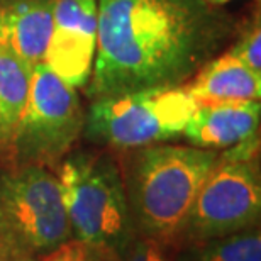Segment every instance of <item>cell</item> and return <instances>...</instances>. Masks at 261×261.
Instances as JSON below:
<instances>
[{"instance_id":"1","label":"cell","mask_w":261,"mask_h":261,"mask_svg":"<svg viewBox=\"0 0 261 261\" xmlns=\"http://www.w3.org/2000/svg\"><path fill=\"white\" fill-rule=\"evenodd\" d=\"M239 25L205 0H98L90 100L184 87Z\"/></svg>"},{"instance_id":"2","label":"cell","mask_w":261,"mask_h":261,"mask_svg":"<svg viewBox=\"0 0 261 261\" xmlns=\"http://www.w3.org/2000/svg\"><path fill=\"white\" fill-rule=\"evenodd\" d=\"M219 154L161 143L127 149L119 165L134 231L173 246Z\"/></svg>"},{"instance_id":"3","label":"cell","mask_w":261,"mask_h":261,"mask_svg":"<svg viewBox=\"0 0 261 261\" xmlns=\"http://www.w3.org/2000/svg\"><path fill=\"white\" fill-rule=\"evenodd\" d=\"M71 236L83 246L124 251L133 241L121 165L107 151H76L58 165Z\"/></svg>"},{"instance_id":"4","label":"cell","mask_w":261,"mask_h":261,"mask_svg":"<svg viewBox=\"0 0 261 261\" xmlns=\"http://www.w3.org/2000/svg\"><path fill=\"white\" fill-rule=\"evenodd\" d=\"M71 238L60 181L48 168L15 165L0 175V251L36 259Z\"/></svg>"},{"instance_id":"5","label":"cell","mask_w":261,"mask_h":261,"mask_svg":"<svg viewBox=\"0 0 261 261\" xmlns=\"http://www.w3.org/2000/svg\"><path fill=\"white\" fill-rule=\"evenodd\" d=\"M195 109L184 87L103 97L92 100L82 133L93 144L136 149L181 136Z\"/></svg>"},{"instance_id":"6","label":"cell","mask_w":261,"mask_h":261,"mask_svg":"<svg viewBox=\"0 0 261 261\" xmlns=\"http://www.w3.org/2000/svg\"><path fill=\"white\" fill-rule=\"evenodd\" d=\"M83 122L76 88L41 61L31 71L28 100L10 148L15 165H60L82 134Z\"/></svg>"},{"instance_id":"7","label":"cell","mask_w":261,"mask_h":261,"mask_svg":"<svg viewBox=\"0 0 261 261\" xmlns=\"http://www.w3.org/2000/svg\"><path fill=\"white\" fill-rule=\"evenodd\" d=\"M261 180L253 158L219 154L195 197L175 244L200 243L258 227Z\"/></svg>"},{"instance_id":"8","label":"cell","mask_w":261,"mask_h":261,"mask_svg":"<svg viewBox=\"0 0 261 261\" xmlns=\"http://www.w3.org/2000/svg\"><path fill=\"white\" fill-rule=\"evenodd\" d=\"M98 0H58L44 63L73 88L87 87L97 51Z\"/></svg>"},{"instance_id":"9","label":"cell","mask_w":261,"mask_h":261,"mask_svg":"<svg viewBox=\"0 0 261 261\" xmlns=\"http://www.w3.org/2000/svg\"><path fill=\"white\" fill-rule=\"evenodd\" d=\"M259 117V100L197 106L181 134L197 148L229 149L258 138Z\"/></svg>"},{"instance_id":"10","label":"cell","mask_w":261,"mask_h":261,"mask_svg":"<svg viewBox=\"0 0 261 261\" xmlns=\"http://www.w3.org/2000/svg\"><path fill=\"white\" fill-rule=\"evenodd\" d=\"M58 0H0V46L31 68L44 60Z\"/></svg>"},{"instance_id":"11","label":"cell","mask_w":261,"mask_h":261,"mask_svg":"<svg viewBox=\"0 0 261 261\" xmlns=\"http://www.w3.org/2000/svg\"><path fill=\"white\" fill-rule=\"evenodd\" d=\"M184 88L197 106L259 100L261 75L253 73L226 51L207 61Z\"/></svg>"},{"instance_id":"12","label":"cell","mask_w":261,"mask_h":261,"mask_svg":"<svg viewBox=\"0 0 261 261\" xmlns=\"http://www.w3.org/2000/svg\"><path fill=\"white\" fill-rule=\"evenodd\" d=\"M31 68L0 46V153H10L29 93Z\"/></svg>"},{"instance_id":"13","label":"cell","mask_w":261,"mask_h":261,"mask_svg":"<svg viewBox=\"0 0 261 261\" xmlns=\"http://www.w3.org/2000/svg\"><path fill=\"white\" fill-rule=\"evenodd\" d=\"M175 261H261L259 229L184 244Z\"/></svg>"},{"instance_id":"14","label":"cell","mask_w":261,"mask_h":261,"mask_svg":"<svg viewBox=\"0 0 261 261\" xmlns=\"http://www.w3.org/2000/svg\"><path fill=\"white\" fill-rule=\"evenodd\" d=\"M236 41L229 46L227 53L246 65L256 75H261V22L256 12L246 24L238 29Z\"/></svg>"},{"instance_id":"15","label":"cell","mask_w":261,"mask_h":261,"mask_svg":"<svg viewBox=\"0 0 261 261\" xmlns=\"http://www.w3.org/2000/svg\"><path fill=\"white\" fill-rule=\"evenodd\" d=\"M170 244H165L154 238L138 236L133 239L126 251V261H175Z\"/></svg>"},{"instance_id":"16","label":"cell","mask_w":261,"mask_h":261,"mask_svg":"<svg viewBox=\"0 0 261 261\" xmlns=\"http://www.w3.org/2000/svg\"><path fill=\"white\" fill-rule=\"evenodd\" d=\"M205 2L212 4V5H224V4H227V2H232V0H205Z\"/></svg>"},{"instance_id":"17","label":"cell","mask_w":261,"mask_h":261,"mask_svg":"<svg viewBox=\"0 0 261 261\" xmlns=\"http://www.w3.org/2000/svg\"><path fill=\"white\" fill-rule=\"evenodd\" d=\"M5 261H36V259H19V258H14V259H5Z\"/></svg>"},{"instance_id":"18","label":"cell","mask_w":261,"mask_h":261,"mask_svg":"<svg viewBox=\"0 0 261 261\" xmlns=\"http://www.w3.org/2000/svg\"><path fill=\"white\" fill-rule=\"evenodd\" d=\"M5 259H7V258H5V256H4V253L0 251V261H5Z\"/></svg>"}]
</instances>
